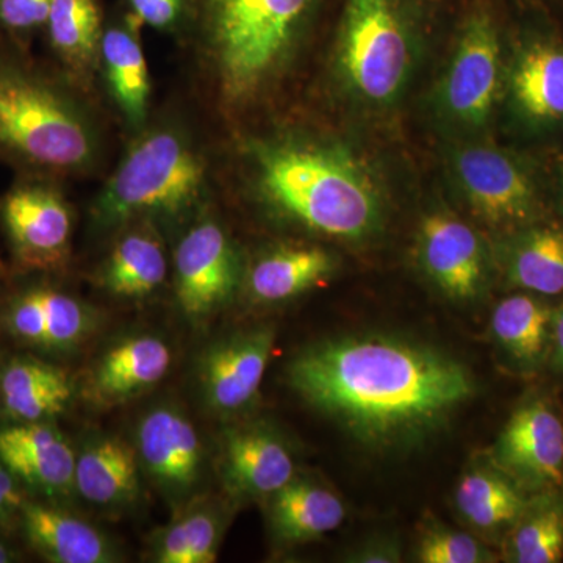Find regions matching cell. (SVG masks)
Listing matches in <instances>:
<instances>
[{
	"label": "cell",
	"mask_w": 563,
	"mask_h": 563,
	"mask_svg": "<svg viewBox=\"0 0 563 563\" xmlns=\"http://www.w3.org/2000/svg\"><path fill=\"white\" fill-rule=\"evenodd\" d=\"M288 383L303 401L374 450L424 439L476 391L461 362L387 335L313 344L292 358Z\"/></svg>",
	"instance_id": "1"
},
{
	"label": "cell",
	"mask_w": 563,
	"mask_h": 563,
	"mask_svg": "<svg viewBox=\"0 0 563 563\" xmlns=\"http://www.w3.org/2000/svg\"><path fill=\"white\" fill-rule=\"evenodd\" d=\"M254 166L266 203L309 231L355 242L368 239L383 222L379 192L343 152L276 140L255 147Z\"/></svg>",
	"instance_id": "2"
},
{
	"label": "cell",
	"mask_w": 563,
	"mask_h": 563,
	"mask_svg": "<svg viewBox=\"0 0 563 563\" xmlns=\"http://www.w3.org/2000/svg\"><path fill=\"white\" fill-rule=\"evenodd\" d=\"M98 129L79 99L20 47L0 46V162L29 176H77L96 165Z\"/></svg>",
	"instance_id": "3"
},
{
	"label": "cell",
	"mask_w": 563,
	"mask_h": 563,
	"mask_svg": "<svg viewBox=\"0 0 563 563\" xmlns=\"http://www.w3.org/2000/svg\"><path fill=\"white\" fill-rule=\"evenodd\" d=\"M314 0H202V57L225 109L239 110L290 63Z\"/></svg>",
	"instance_id": "4"
},
{
	"label": "cell",
	"mask_w": 563,
	"mask_h": 563,
	"mask_svg": "<svg viewBox=\"0 0 563 563\" xmlns=\"http://www.w3.org/2000/svg\"><path fill=\"white\" fill-rule=\"evenodd\" d=\"M206 181V162L187 133L158 125L125 152L92 202V222L110 231L144 218L179 217L201 201Z\"/></svg>",
	"instance_id": "5"
},
{
	"label": "cell",
	"mask_w": 563,
	"mask_h": 563,
	"mask_svg": "<svg viewBox=\"0 0 563 563\" xmlns=\"http://www.w3.org/2000/svg\"><path fill=\"white\" fill-rule=\"evenodd\" d=\"M413 54L399 0H347L336 57L344 81L362 101L395 102L409 81Z\"/></svg>",
	"instance_id": "6"
},
{
	"label": "cell",
	"mask_w": 563,
	"mask_h": 563,
	"mask_svg": "<svg viewBox=\"0 0 563 563\" xmlns=\"http://www.w3.org/2000/svg\"><path fill=\"white\" fill-rule=\"evenodd\" d=\"M0 231L21 273L58 272L69 258L73 209L55 179L21 174L0 195Z\"/></svg>",
	"instance_id": "7"
},
{
	"label": "cell",
	"mask_w": 563,
	"mask_h": 563,
	"mask_svg": "<svg viewBox=\"0 0 563 563\" xmlns=\"http://www.w3.org/2000/svg\"><path fill=\"white\" fill-rule=\"evenodd\" d=\"M453 168L466 202L488 228L512 233L539 221L536 181L512 155L472 144L455 152Z\"/></svg>",
	"instance_id": "8"
},
{
	"label": "cell",
	"mask_w": 563,
	"mask_h": 563,
	"mask_svg": "<svg viewBox=\"0 0 563 563\" xmlns=\"http://www.w3.org/2000/svg\"><path fill=\"white\" fill-rule=\"evenodd\" d=\"M244 280L242 255L220 222L207 218L181 236L174 285L181 312L202 321L235 298Z\"/></svg>",
	"instance_id": "9"
},
{
	"label": "cell",
	"mask_w": 563,
	"mask_h": 563,
	"mask_svg": "<svg viewBox=\"0 0 563 563\" xmlns=\"http://www.w3.org/2000/svg\"><path fill=\"white\" fill-rule=\"evenodd\" d=\"M488 459L529 495L563 488V418L553 399L533 395L517 406Z\"/></svg>",
	"instance_id": "10"
},
{
	"label": "cell",
	"mask_w": 563,
	"mask_h": 563,
	"mask_svg": "<svg viewBox=\"0 0 563 563\" xmlns=\"http://www.w3.org/2000/svg\"><path fill=\"white\" fill-rule=\"evenodd\" d=\"M501 44L492 18L477 13L459 36L439 90L440 110L463 129L490 120L503 76Z\"/></svg>",
	"instance_id": "11"
},
{
	"label": "cell",
	"mask_w": 563,
	"mask_h": 563,
	"mask_svg": "<svg viewBox=\"0 0 563 563\" xmlns=\"http://www.w3.org/2000/svg\"><path fill=\"white\" fill-rule=\"evenodd\" d=\"M88 303L47 280L16 288L0 306V331L14 343L43 354H65L95 331Z\"/></svg>",
	"instance_id": "12"
},
{
	"label": "cell",
	"mask_w": 563,
	"mask_h": 563,
	"mask_svg": "<svg viewBox=\"0 0 563 563\" xmlns=\"http://www.w3.org/2000/svg\"><path fill=\"white\" fill-rule=\"evenodd\" d=\"M418 262L429 280L453 301H473L488 279V255L472 225L450 211L435 210L418 229Z\"/></svg>",
	"instance_id": "13"
},
{
	"label": "cell",
	"mask_w": 563,
	"mask_h": 563,
	"mask_svg": "<svg viewBox=\"0 0 563 563\" xmlns=\"http://www.w3.org/2000/svg\"><path fill=\"white\" fill-rule=\"evenodd\" d=\"M76 451L52 421L9 422L0 428V461L21 488L57 503L76 493Z\"/></svg>",
	"instance_id": "14"
},
{
	"label": "cell",
	"mask_w": 563,
	"mask_h": 563,
	"mask_svg": "<svg viewBox=\"0 0 563 563\" xmlns=\"http://www.w3.org/2000/svg\"><path fill=\"white\" fill-rule=\"evenodd\" d=\"M274 340L276 331L272 325H258L233 333L203 352L199 383L203 399L213 412L239 413L254 401L272 357Z\"/></svg>",
	"instance_id": "15"
},
{
	"label": "cell",
	"mask_w": 563,
	"mask_h": 563,
	"mask_svg": "<svg viewBox=\"0 0 563 563\" xmlns=\"http://www.w3.org/2000/svg\"><path fill=\"white\" fill-rule=\"evenodd\" d=\"M135 444L141 468L166 496L179 501L195 490L203 468L202 443L180 410L161 406L144 415Z\"/></svg>",
	"instance_id": "16"
},
{
	"label": "cell",
	"mask_w": 563,
	"mask_h": 563,
	"mask_svg": "<svg viewBox=\"0 0 563 563\" xmlns=\"http://www.w3.org/2000/svg\"><path fill=\"white\" fill-rule=\"evenodd\" d=\"M220 476L232 498L268 499L296 476L295 461L272 429L235 426L222 437Z\"/></svg>",
	"instance_id": "17"
},
{
	"label": "cell",
	"mask_w": 563,
	"mask_h": 563,
	"mask_svg": "<svg viewBox=\"0 0 563 563\" xmlns=\"http://www.w3.org/2000/svg\"><path fill=\"white\" fill-rule=\"evenodd\" d=\"M172 361V350L158 336H129L103 352L96 363L88 379V395L102 407L132 401L161 383Z\"/></svg>",
	"instance_id": "18"
},
{
	"label": "cell",
	"mask_w": 563,
	"mask_h": 563,
	"mask_svg": "<svg viewBox=\"0 0 563 563\" xmlns=\"http://www.w3.org/2000/svg\"><path fill=\"white\" fill-rule=\"evenodd\" d=\"M510 99L521 120L537 128L563 122V43L550 35L526 40L512 63Z\"/></svg>",
	"instance_id": "19"
},
{
	"label": "cell",
	"mask_w": 563,
	"mask_h": 563,
	"mask_svg": "<svg viewBox=\"0 0 563 563\" xmlns=\"http://www.w3.org/2000/svg\"><path fill=\"white\" fill-rule=\"evenodd\" d=\"M22 536L29 547L52 563H111L113 544L95 526L47 501L25 498L20 510Z\"/></svg>",
	"instance_id": "20"
},
{
	"label": "cell",
	"mask_w": 563,
	"mask_h": 563,
	"mask_svg": "<svg viewBox=\"0 0 563 563\" xmlns=\"http://www.w3.org/2000/svg\"><path fill=\"white\" fill-rule=\"evenodd\" d=\"M69 374L33 355H13L0 365V413L9 422L52 421L73 398Z\"/></svg>",
	"instance_id": "21"
},
{
	"label": "cell",
	"mask_w": 563,
	"mask_h": 563,
	"mask_svg": "<svg viewBox=\"0 0 563 563\" xmlns=\"http://www.w3.org/2000/svg\"><path fill=\"white\" fill-rule=\"evenodd\" d=\"M140 22L131 16L124 24L103 31L99 66L111 101L132 129L144 128L151 106V74L140 40Z\"/></svg>",
	"instance_id": "22"
},
{
	"label": "cell",
	"mask_w": 563,
	"mask_h": 563,
	"mask_svg": "<svg viewBox=\"0 0 563 563\" xmlns=\"http://www.w3.org/2000/svg\"><path fill=\"white\" fill-rule=\"evenodd\" d=\"M526 493L512 477L488 462L466 470L454 493L455 509L481 539L503 542L528 504Z\"/></svg>",
	"instance_id": "23"
},
{
	"label": "cell",
	"mask_w": 563,
	"mask_h": 563,
	"mask_svg": "<svg viewBox=\"0 0 563 563\" xmlns=\"http://www.w3.org/2000/svg\"><path fill=\"white\" fill-rule=\"evenodd\" d=\"M555 307L543 296L515 292L492 313L493 342L518 372L533 373L548 363Z\"/></svg>",
	"instance_id": "24"
},
{
	"label": "cell",
	"mask_w": 563,
	"mask_h": 563,
	"mask_svg": "<svg viewBox=\"0 0 563 563\" xmlns=\"http://www.w3.org/2000/svg\"><path fill=\"white\" fill-rule=\"evenodd\" d=\"M140 461L135 448L118 437H98L76 457V493L98 507L129 506L140 495Z\"/></svg>",
	"instance_id": "25"
},
{
	"label": "cell",
	"mask_w": 563,
	"mask_h": 563,
	"mask_svg": "<svg viewBox=\"0 0 563 563\" xmlns=\"http://www.w3.org/2000/svg\"><path fill=\"white\" fill-rule=\"evenodd\" d=\"M268 507L274 537L284 544L314 542L339 529L346 518L336 493L298 476L269 496Z\"/></svg>",
	"instance_id": "26"
},
{
	"label": "cell",
	"mask_w": 563,
	"mask_h": 563,
	"mask_svg": "<svg viewBox=\"0 0 563 563\" xmlns=\"http://www.w3.org/2000/svg\"><path fill=\"white\" fill-rule=\"evenodd\" d=\"M168 258L161 236L147 224L121 233L99 268L98 284L120 299H146L165 284Z\"/></svg>",
	"instance_id": "27"
},
{
	"label": "cell",
	"mask_w": 563,
	"mask_h": 563,
	"mask_svg": "<svg viewBox=\"0 0 563 563\" xmlns=\"http://www.w3.org/2000/svg\"><path fill=\"white\" fill-rule=\"evenodd\" d=\"M504 274L515 290L532 295L563 292V228L536 221L509 233L504 250Z\"/></svg>",
	"instance_id": "28"
},
{
	"label": "cell",
	"mask_w": 563,
	"mask_h": 563,
	"mask_svg": "<svg viewBox=\"0 0 563 563\" xmlns=\"http://www.w3.org/2000/svg\"><path fill=\"white\" fill-rule=\"evenodd\" d=\"M335 262L328 251L309 244H292L265 252L246 277L254 301L277 303L298 298L331 276Z\"/></svg>",
	"instance_id": "29"
},
{
	"label": "cell",
	"mask_w": 563,
	"mask_h": 563,
	"mask_svg": "<svg viewBox=\"0 0 563 563\" xmlns=\"http://www.w3.org/2000/svg\"><path fill=\"white\" fill-rule=\"evenodd\" d=\"M52 54L74 79L90 80L103 35L96 0H54L44 25Z\"/></svg>",
	"instance_id": "30"
},
{
	"label": "cell",
	"mask_w": 563,
	"mask_h": 563,
	"mask_svg": "<svg viewBox=\"0 0 563 563\" xmlns=\"http://www.w3.org/2000/svg\"><path fill=\"white\" fill-rule=\"evenodd\" d=\"M503 561L559 563L563 561V488L533 493L501 542Z\"/></svg>",
	"instance_id": "31"
},
{
	"label": "cell",
	"mask_w": 563,
	"mask_h": 563,
	"mask_svg": "<svg viewBox=\"0 0 563 563\" xmlns=\"http://www.w3.org/2000/svg\"><path fill=\"white\" fill-rule=\"evenodd\" d=\"M224 532V517L213 504H196L165 526L152 544L158 563H211L217 561Z\"/></svg>",
	"instance_id": "32"
},
{
	"label": "cell",
	"mask_w": 563,
	"mask_h": 563,
	"mask_svg": "<svg viewBox=\"0 0 563 563\" xmlns=\"http://www.w3.org/2000/svg\"><path fill=\"white\" fill-rule=\"evenodd\" d=\"M415 561L421 563H495L501 554L487 547L484 539L457 531L437 518L421 521L415 544Z\"/></svg>",
	"instance_id": "33"
},
{
	"label": "cell",
	"mask_w": 563,
	"mask_h": 563,
	"mask_svg": "<svg viewBox=\"0 0 563 563\" xmlns=\"http://www.w3.org/2000/svg\"><path fill=\"white\" fill-rule=\"evenodd\" d=\"M54 0H0V35L22 49L44 31Z\"/></svg>",
	"instance_id": "34"
},
{
	"label": "cell",
	"mask_w": 563,
	"mask_h": 563,
	"mask_svg": "<svg viewBox=\"0 0 563 563\" xmlns=\"http://www.w3.org/2000/svg\"><path fill=\"white\" fill-rule=\"evenodd\" d=\"M132 16L155 31H174L185 16L187 0H128Z\"/></svg>",
	"instance_id": "35"
},
{
	"label": "cell",
	"mask_w": 563,
	"mask_h": 563,
	"mask_svg": "<svg viewBox=\"0 0 563 563\" xmlns=\"http://www.w3.org/2000/svg\"><path fill=\"white\" fill-rule=\"evenodd\" d=\"M24 499L21 485L9 472L5 463L0 461V531H5L11 526L18 525Z\"/></svg>",
	"instance_id": "36"
},
{
	"label": "cell",
	"mask_w": 563,
	"mask_h": 563,
	"mask_svg": "<svg viewBox=\"0 0 563 563\" xmlns=\"http://www.w3.org/2000/svg\"><path fill=\"white\" fill-rule=\"evenodd\" d=\"M346 562L352 563H396L402 561L401 544L393 539H377L368 540V542L358 544L355 550L350 551V554L344 559Z\"/></svg>",
	"instance_id": "37"
},
{
	"label": "cell",
	"mask_w": 563,
	"mask_h": 563,
	"mask_svg": "<svg viewBox=\"0 0 563 563\" xmlns=\"http://www.w3.org/2000/svg\"><path fill=\"white\" fill-rule=\"evenodd\" d=\"M548 366L555 374L563 376V303L555 307L553 329H551L550 354H548Z\"/></svg>",
	"instance_id": "38"
},
{
	"label": "cell",
	"mask_w": 563,
	"mask_h": 563,
	"mask_svg": "<svg viewBox=\"0 0 563 563\" xmlns=\"http://www.w3.org/2000/svg\"><path fill=\"white\" fill-rule=\"evenodd\" d=\"M18 554L13 548L9 547L3 540H0V563H10L16 561Z\"/></svg>",
	"instance_id": "39"
},
{
	"label": "cell",
	"mask_w": 563,
	"mask_h": 563,
	"mask_svg": "<svg viewBox=\"0 0 563 563\" xmlns=\"http://www.w3.org/2000/svg\"><path fill=\"white\" fill-rule=\"evenodd\" d=\"M3 277H5V266H3L2 261H0V284H2Z\"/></svg>",
	"instance_id": "40"
},
{
	"label": "cell",
	"mask_w": 563,
	"mask_h": 563,
	"mask_svg": "<svg viewBox=\"0 0 563 563\" xmlns=\"http://www.w3.org/2000/svg\"><path fill=\"white\" fill-rule=\"evenodd\" d=\"M562 207H563V176H562Z\"/></svg>",
	"instance_id": "41"
}]
</instances>
